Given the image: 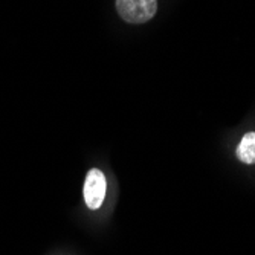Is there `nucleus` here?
<instances>
[{"mask_svg":"<svg viewBox=\"0 0 255 255\" xmlns=\"http://www.w3.org/2000/svg\"><path fill=\"white\" fill-rule=\"evenodd\" d=\"M117 11L124 21L141 25L154 17L157 0H117Z\"/></svg>","mask_w":255,"mask_h":255,"instance_id":"f257e3e1","label":"nucleus"},{"mask_svg":"<svg viewBox=\"0 0 255 255\" xmlns=\"http://www.w3.org/2000/svg\"><path fill=\"white\" fill-rule=\"evenodd\" d=\"M106 188L107 183L103 171L98 168H92L87 173L84 182V200L90 210H98L103 205L106 197Z\"/></svg>","mask_w":255,"mask_h":255,"instance_id":"f03ea898","label":"nucleus"},{"mask_svg":"<svg viewBox=\"0 0 255 255\" xmlns=\"http://www.w3.org/2000/svg\"><path fill=\"white\" fill-rule=\"evenodd\" d=\"M237 157L243 164H255V131L246 133L237 147Z\"/></svg>","mask_w":255,"mask_h":255,"instance_id":"7ed1b4c3","label":"nucleus"}]
</instances>
